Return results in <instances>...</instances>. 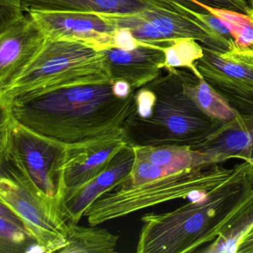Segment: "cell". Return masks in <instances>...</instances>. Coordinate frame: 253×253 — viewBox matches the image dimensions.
Wrapping results in <instances>:
<instances>
[{"label": "cell", "mask_w": 253, "mask_h": 253, "mask_svg": "<svg viewBox=\"0 0 253 253\" xmlns=\"http://www.w3.org/2000/svg\"><path fill=\"white\" fill-rule=\"evenodd\" d=\"M134 94L117 97L112 82L65 87L0 104L16 121L67 148L124 136Z\"/></svg>", "instance_id": "obj_1"}, {"label": "cell", "mask_w": 253, "mask_h": 253, "mask_svg": "<svg viewBox=\"0 0 253 253\" xmlns=\"http://www.w3.org/2000/svg\"><path fill=\"white\" fill-rule=\"evenodd\" d=\"M134 92V109L124 124L128 145L195 148L222 126L206 115L185 91L178 69L167 71Z\"/></svg>", "instance_id": "obj_2"}, {"label": "cell", "mask_w": 253, "mask_h": 253, "mask_svg": "<svg viewBox=\"0 0 253 253\" xmlns=\"http://www.w3.org/2000/svg\"><path fill=\"white\" fill-rule=\"evenodd\" d=\"M248 162L232 168L210 164L174 171L135 157L129 176L97 198L84 216L90 226H97L163 203L207 193L245 174Z\"/></svg>", "instance_id": "obj_3"}, {"label": "cell", "mask_w": 253, "mask_h": 253, "mask_svg": "<svg viewBox=\"0 0 253 253\" xmlns=\"http://www.w3.org/2000/svg\"><path fill=\"white\" fill-rule=\"evenodd\" d=\"M253 187L245 173L173 211L145 214L136 251L197 253L217 238Z\"/></svg>", "instance_id": "obj_4"}, {"label": "cell", "mask_w": 253, "mask_h": 253, "mask_svg": "<svg viewBox=\"0 0 253 253\" xmlns=\"http://www.w3.org/2000/svg\"><path fill=\"white\" fill-rule=\"evenodd\" d=\"M109 82L101 50L78 41H48L18 78L0 88V104L65 87Z\"/></svg>", "instance_id": "obj_5"}, {"label": "cell", "mask_w": 253, "mask_h": 253, "mask_svg": "<svg viewBox=\"0 0 253 253\" xmlns=\"http://www.w3.org/2000/svg\"><path fill=\"white\" fill-rule=\"evenodd\" d=\"M67 149L1 111L0 167L26 173L43 193L60 203L64 195L63 167Z\"/></svg>", "instance_id": "obj_6"}, {"label": "cell", "mask_w": 253, "mask_h": 253, "mask_svg": "<svg viewBox=\"0 0 253 253\" xmlns=\"http://www.w3.org/2000/svg\"><path fill=\"white\" fill-rule=\"evenodd\" d=\"M0 202L20 217L42 253H60L67 247L69 224L61 203L43 193L26 173L0 170Z\"/></svg>", "instance_id": "obj_7"}, {"label": "cell", "mask_w": 253, "mask_h": 253, "mask_svg": "<svg viewBox=\"0 0 253 253\" xmlns=\"http://www.w3.org/2000/svg\"><path fill=\"white\" fill-rule=\"evenodd\" d=\"M98 15L116 29L129 31L145 43L165 47L177 40L191 38L210 49L229 51V45L207 26L155 0L147 8L134 14Z\"/></svg>", "instance_id": "obj_8"}, {"label": "cell", "mask_w": 253, "mask_h": 253, "mask_svg": "<svg viewBox=\"0 0 253 253\" xmlns=\"http://www.w3.org/2000/svg\"><path fill=\"white\" fill-rule=\"evenodd\" d=\"M202 46L204 56L197 61V68L209 85L223 96L232 107L253 100V59Z\"/></svg>", "instance_id": "obj_9"}, {"label": "cell", "mask_w": 253, "mask_h": 253, "mask_svg": "<svg viewBox=\"0 0 253 253\" xmlns=\"http://www.w3.org/2000/svg\"><path fill=\"white\" fill-rule=\"evenodd\" d=\"M0 31V88H3L38 57L48 40L29 13Z\"/></svg>", "instance_id": "obj_10"}, {"label": "cell", "mask_w": 253, "mask_h": 253, "mask_svg": "<svg viewBox=\"0 0 253 253\" xmlns=\"http://www.w3.org/2000/svg\"><path fill=\"white\" fill-rule=\"evenodd\" d=\"M48 41H78L101 50L114 46L116 28L97 14L75 11H29Z\"/></svg>", "instance_id": "obj_11"}, {"label": "cell", "mask_w": 253, "mask_h": 253, "mask_svg": "<svg viewBox=\"0 0 253 253\" xmlns=\"http://www.w3.org/2000/svg\"><path fill=\"white\" fill-rule=\"evenodd\" d=\"M238 112L233 121L223 124L202 144L192 148L205 164H221L232 158H253V100L233 106Z\"/></svg>", "instance_id": "obj_12"}, {"label": "cell", "mask_w": 253, "mask_h": 253, "mask_svg": "<svg viewBox=\"0 0 253 253\" xmlns=\"http://www.w3.org/2000/svg\"><path fill=\"white\" fill-rule=\"evenodd\" d=\"M134 161L135 151L127 143L101 174L83 186L65 193L61 209L68 224L79 223L85 210L97 198L123 183L129 176Z\"/></svg>", "instance_id": "obj_13"}, {"label": "cell", "mask_w": 253, "mask_h": 253, "mask_svg": "<svg viewBox=\"0 0 253 253\" xmlns=\"http://www.w3.org/2000/svg\"><path fill=\"white\" fill-rule=\"evenodd\" d=\"M101 51L112 82L127 81L135 90L159 78L164 67L165 54L161 45L145 44L130 51L109 46Z\"/></svg>", "instance_id": "obj_14"}, {"label": "cell", "mask_w": 253, "mask_h": 253, "mask_svg": "<svg viewBox=\"0 0 253 253\" xmlns=\"http://www.w3.org/2000/svg\"><path fill=\"white\" fill-rule=\"evenodd\" d=\"M126 144L124 136H120L91 144L68 148L63 167L64 194L101 174Z\"/></svg>", "instance_id": "obj_15"}, {"label": "cell", "mask_w": 253, "mask_h": 253, "mask_svg": "<svg viewBox=\"0 0 253 253\" xmlns=\"http://www.w3.org/2000/svg\"><path fill=\"white\" fill-rule=\"evenodd\" d=\"M152 0H21L23 12L75 11L104 14H130L143 11Z\"/></svg>", "instance_id": "obj_16"}, {"label": "cell", "mask_w": 253, "mask_h": 253, "mask_svg": "<svg viewBox=\"0 0 253 253\" xmlns=\"http://www.w3.org/2000/svg\"><path fill=\"white\" fill-rule=\"evenodd\" d=\"M253 229V187L223 225L215 240L202 253H237L243 240Z\"/></svg>", "instance_id": "obj_17"}, {"label": "cell", "mask_w": 253, "mask_h": 253, "mask_svg": "<svg viewBox=\"0 0 253 253\" xmlns=\"http://www.w3.org/2000/svg\"><path fill=\"white\" fill-rule=\"evenodd\" d=\"M179 72L186 94L204 113L223 124L236 118L237 111L202 76L197 77L191 72L180 69Z\"/></svg>", "instance_id": "obj_18"}, {"label": "cell", "mask_w": 253, "mask_h": 253, "mask_svg": "<svg viewBox=\"0 0 253 253\" xmlns=\"http://www.w3.org/2000/svg\"><path fill=\"white\" fill-rule=\"evenodd\" d=\"M137 159L155 164L174 171H180L205 164L201 154L189 146L163 145L158 146H136Z\"/></svg>", "instance_id": "obj_19"}, {"label": "cell", "mask_w": 253, "mask_h": 253, "mask_svg": "<svg viewBox=\"0 0 253 253\" xmlns=\"http://www.w3.org/2000/svg\"><path fill=\"white\" fill-rule=\"evenodd\" d=\"M119 238L118 235L97 226L86 227L69 223L68 245L60 253H113Z\"/></svg>", "instance_id": "obj_20"}, {"label": "cell", "mask_w": 253, "mask_h": 253, "mask_svg": "<svg viewBox=\"0 0 253 253\" xmlns=\"http://www.w3.org/2000/svg\"><path fill=\"white\" fill-rule=\"evenodd\" d=\"M205 8L229 24L233 41L228 52L242 58L253 60V14L206 5Z\"/></svg>", "instance_id": "obj_21"}, {"label": "cell", "mask_w": 253, "mask_h": 253, "mask_svg": "<svg viewBox=\"0 0 253 253\" xmlns=\"http://www.w3.org/2000/svg\"><path fill=\"white\" fill-rule=\"evenodd\" d=\"M0 253H27L34 239L20 217L2 203L0 206Z\"/></svg>", "instance_id": "obj_22"}, {"label": "cell", "mask_w": 253, "mask_h": 253, "mask_svg": "<svg viewBox=\"0 0 253 253\" xmlns=\"http://www.w3.org/2000/svg\"><path fill=\"white\" fill-rule=\"evenodd\" d=\"M198 41L191 38L179 39L164 47V67L167 71L188 69L195 76L201 77L197 61L204 56V48Z\"/></svg>", "instance_id": "obj_23"}, {"label": "cell", "mask_w": 253, "mask_h": 253, "mask_svg": "<svg viewBox=\"0 0 253 253\" xmlns=\"http://www.w3.org/2000/svg\"><path fill=\"white\" fill-rule=\"evenodd\" d=\"M172 9L185 14L190 18L201 23L203 17L209 11L205 8L232 10L248 14L250 12L246 0H155ZM203 24V23H202Z\"/></svg>", "instance_id": "obj_24"}, {"label": "cell", "mask_w": 253, "mask_h": 253, "mask_svg": "<svg viewBox=\"0 0 253 253\" xmlns=\"http://www.w3.org/2000/svg\"><path fill=\"white\" fill-rule=\"evenodd\" d=\"M113 38L114 46L126 51H130L145 44H148L136 39L129 31L125 29H116Z\"/></svg>", "instance_id": "obj_25"}, {"label": "cell", "mask_w": 253, "mask_h": 253, "mask_svg": "<svg viewBox=\"0 0 253 253\" xmlns=\"http://www.w3.org/2000/svg\"><path fill=\"white\" fill-rule=\"evenodd\" d=\"M237 253H253V229L238 247Z\"/></svg>", "instance_id": "obj_26"}, {"label": "cell", "mask_w": 253, "mask_h": 253, "mask_svg": "<svg viewBox=\"0 0 253 253\" xmlns=\"http://www.w3.org/2000/svg\"><path fill=\"white\" fill-rule=\"evenodd\" d=\"M248 162V167L246 170V176L247 180L253 186V158L252 159L246 160Z\"/></svg>", "instance_id": "obj_27"}, {"label": "cell", "mask_w": 253, "mask_h": 253, "mask_svg": "<svg viewBox=\"0 0 253 253\" xmlns=\"http://www.w3.org/2000/svg\"><path fill=\"white\" fill-rule=\"evenodd\" d=\"M247 3H248L249 7H250V12H249V14L250 13V14H253V0H248Z\"/></svg>", "instance_id": "obj_28"}]
</instances>
